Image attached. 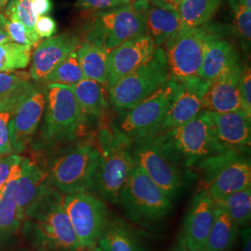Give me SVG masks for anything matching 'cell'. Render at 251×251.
<instances>
[{"label": "cell", "mask_w": 251, "mask_h": 251, "mask_svg": "<svg viewBox=\"0 0 251 251\" xmlns=\"http://www.w3.org/2000/svg\"><path fill=\"white\" fill-rule=\"evenodd\" d=\"M90 122L72 90L62 85H48L42 125L34 148L52 151L78 141L86 135Z\"/></svg>", "instance_id": "obj_3"}, {"label": "cell", "mask_w": 251, "mask_h": 251, "mask_svg": "<svg viewBox=\"0 0 251 251\" xmlns=\"http://www.w3.org/2000/svg\"><path fill=\"white\" fill-rule=\"evenodd\" d=\"M63 199V194L49 184L25 213V232L40 251H80Z\"/></svg>", "instance_id": "obj_2"}, {"label": "cell", "mask_w": 251, "mask_h": 251, "mask_svg": "<svg viewBox=\"0 0 251 251\" xmlns=\"http://www.w3.org/2000/svg\"><path fill=\"white\" fill-rule=\"evenodd\" d=\"M96 154L88 192L104 202L117 204L135 162L132 140L117 126H103L95 139Z\"/></svg>", "instance_id": "obj_1"}, {"label": "cell", "mask_w": 251, "mask_h": 251, "mask_svg": "<svg viewBox=\"0 0 251 251\" xmlns=\"http://www.w3.org/2000/svg\"><path fill=\"white\" fill-rule=\"evenodd\" d=\"M169 79L166 52L156 47L148 60L109 89L111 103L119 113L126 114Z\"/></svg>", "instance_id": "obj_8"}, {"label": "cell", "mask_w": 251, "mask_h": 251, "mask_svg": "<svg viewBox=\"0 0 251 251\" xmlns=\"http://www.w3.org/2000/svg\"><path fill=\"white\" fill-rule=\"evenodd\" d=\"M224 0H181L177 5L180 30L202 26L210 22Z\"/></svg>", "instance_id": "obj_28"}, {"label": "cell", "mask_w": 251, "mask_h": 251, "mask_svg": "<svg viewBox=\"0 0 251 251\" xmlns=\"http://www.w3.org/2000/svg\"><path fill=\"white\" fill-rule=\"evenodd\" d=\"M9 41H11V40H10L9 36H8V34L4 30L0 29V45L4 44L6 42H9Z\"/></svg>", "instance_id": "obj_45"}, {"label": "cell", "mask_w": 251, "mask_h": 251, "mask_svg": "<svg viewBox=\"0 0 251 251\" xmlns=\"http://www.w3.org/2000/svg\"><path fill=\"white\" fill-rule=\"evenodd\" d=\"M167 1H169V2L171 3L172 5H174V6H176V7H177V5L179 4V2H180L181 0H167Z\"/></svg>", "instance_id": "obj_47"}, {"label": "cell", "mask_w": 251, "mask_h": 251, "mask_svg": "<svg viewBox=\"0 0 251 251\" xmlns=\"http://www.w3.org/2000/svg\"><path fill=\"white\" fill-rule=\"evenodd\" d=\"M215 208L214 199L204 188L193 198L180 234L191 251H205L214 222Z\"/></svg>", "instance_id": "obj_18"}, {"label": "cell", "mask_w": 251, "mask_h": 251, "mask_svg": "<svg viewBox=\"0 0 251 251\" xmlns=\"http://www.w3.org/2000/svg\"><path fill=\"white\" fill-rule=\"evenodd\" d=\"M48 86L33 84L22 100L9 126V138L13 153L20 154L31 144L42 120L46 106Z\"/></svg>", "instance_id": "obj_14"}, {"label": "cell", "mask_w": 251, "mask_h": 251, "mask_svg": "<svg viewBox=\"0 0 251 251\" xmlns=\"http://www.w3.org/2000/svg\"><path fill=\"white\" fill-rule=\"evenodd\" d=\"M33 84L31 80L25 81L0 99V157L13 153L9 143V122Z\"/></svg>", "instance_id": "obj_27"}, {"label": "cell", "mask_w": 251, "mask_h": 251, "mask_svg": "<svg viewBox=\"0 0 251 251\" xmlns=\"http://www.w3.org/2000/svg\"><path fill=\"white\" fill-rule=\"evenodd\" d=\"M156 46L148 34L131 38L109 52L108 90L148 60Z\"/></svg>", "instance_id": "obj_17"}, {"label": "cell", "mask_w": 251, "mask_h": 251, "mask_svg": "<svg viewBox=\"0 0 251 251\" xmlns=\"http://www.w3.org/2000/svg\"><path fill=\"white\" fill-rule=\"evenodd\" d=\"M240 98L242 109L251 115V72L250 66L243 68L240 79Z\"/></svg>", "instance_id": "obj_40"}, {"label": "cell", "mask_w": 251, "mask_h": 251, "mask_svg": "<svg viewBox=\"0 0 251 251\" xmlns=\"http://www.w3.org/2000/svg\"><path fill=\"white\" fill-rule=\"evenodd\" d=\"M219 143L226 150H250L251 115L244 109L217 113L207 111Z\"/></svg>", "instance_id": "obj_21"}, {"label": "cell", "mask_w": 251, "mask_h": 251, "mask_svg": "<svg viewBox=\"0 0 251 251\" xmlns=\"http://www.w3.org/2000/svg\"><path fill=\"white\" fill-rule=\"evenodd\" d=\"M98 245L103 251H150L141 243L132 230L119 220L108 223Z\"/></svg>", "instance_id": "obj_26"}, {"label": "cell", "mask_w": 251, "mask_h": 251, "mask_svg": "<svg viewBox=\"0 0 251 251\" xmlns=\"http://www.w3.org/2000/svg\"><path fill=\"white\" fill-rule=\"evenodd\" d=\"M68 88L72 90L83 113L90 120L106 119L110 107L104 86L97 81L84 78Z\"/></svg>", "instance_id": "obj_24"}, {"label": "cell", "mask_w": 251, "mask_h": 251, "mask_svg": "<svg viewBox=\"0 0 251 251\" xmlns=\"http://www.w3.org/2000/svg\"><path fill=\"white\" fill-rule=\"evenodd\" d=\"M242 73L243 67L240 62H237L211 81L203 99V110L225 113L242 109L240 98Z\"/></svg>", "instance_id": "obj_20"}, {"label": "cell", "mask_w": 251, "mask_h": 251, "mask_svg": "<svg viewBox=\"0 0 251 251\" xmlns=\"http://www.w3.org/2000/svg\"><path fill=\"white\" fill-rule=\"evenodd\" d=\"M247 152L226 150L206 157L195 167L204 189L213 199L251 187V159Z\"/></svg>", "instance_id": "obj_9"}, {"label": "cell", "mask_w": 251, "mask_h": 251, "mask_svg": "<svg viewBox=\"0 0 251 251\" xmlns=\"http://www.w3.org/2000/svg\"><path fill=\"white\" fill-rule=\"evenodd\" d=\"M31 6L36 18L47 15L52 9V3L50 0H31Z\"/></svg>", "instance_id": "obj_42"}, {"label": "cell", "mask_w": 251, "mask_h": 251, "mask_svg": "<svg viewBox=\"0 0 251 251\" xmlns=\"http://www.w3.org/2000/svg\"><path fill=\"white\" fill-rule=\"evenodd\" d=\"M239 227L224 209L216 206L214 222L204 251H229L236 240Z\"/></svg>", "instance_id": "obj_29"}, {"label": "cell", "mask_w": 251, "mask_h": 251, "mask_svg": "<svg viewBox=\"0 0 251 251\" xmlns=\"http://www.w3.org/2000/svg\"><path fill=\"white\" fill-rule=\"evenodd\" d=\"M215 205L224 209L238 227L247 226L251 218V187L214 199Z\"/></svg>", "instance_id": "obj_31"}, {"label": "cell", "mask_w": 251, "mask_h": 251, "mask_svg": "<svg viewBox=\"0 0 251 251\" xmlns=\"http://www.w3.org/2000/svg\"><path fill=\"white\" fill-rule=\"evenodd\" d=\"M178 83V91L156 134L187 123L203 110V99L210 82L197 76Z\"/></svg>", "instance_id": "obj_15"}, {"label": "cell", "mask_w": 251, "mask_h": 251, "mask_svg": "<svg viewBox=\"0 0 251 251\" xmlns=\"http://www.w3.org/2000/svg\"><path fill=\"white\" fill-rule=\"evenodd\" d=\"M80 36L66 32L52 36L36 46L31 57L30 77L35 83L43 84L47 76L54 68L74 51H76L81 44Z\"/></svg>", "instance_id": "obj_16"}, {"label": "cell", "mask_w": 251, "mask_h": 251, "mask_svg": "<svg viewBox=\"0 0 251 251\" xmlns=\"http://www.w3.org/2000/svg\"><path fill=\"white\" fill-rule=\"evenodd\" d=\"M144 20L147 34L156 47L168 43L180 30L177 8L167 0H147Z\"/></svg>", "instance_id": "obj_22"}, {"label": "cell", "mask_w": 251, "mask_h": 251, "mask_svg": "<svg viewBox=\"0 0 251 251\" xmlns=\"http://www.w3.org/2000/svg\"><path fill=\"white\" fill-rule=\"evenodd\" d=\"M9 179L12 184L13 197L25 219L29 207L50 184L47 173L36 162L22 156L21 161L13 167Z\"/></svg>", "instance_id": "obj_19"}, {"label": "cell", "mask_w": 251, "mask_h": 251, "mask_svg": "<svg viewBox=\"0 0 251 251\" xmlns=\"http://www.w3.org/2000/svg\"><path fill=\"white\" fill-rule=\"evenodd\" d=\"M233 15L234 28L242 40L245 50L251 46V9L245 6L240 0H229Z\"/></svg>", "instance_id": "obj_36"}, {"label": "cell", "mask_w": 251, "mask_h": 251, "mask_svg": "<svg viewBox=\"0 0 251 251\" xmlns=\"http://www.w3.org/2000/svg\"><path fill=\"white\" fill-rule=\"evenodd\" d=\"M24 220L13 197L12 184L9 179L0 197V247L17 233Z\"/></svg>", "instance_id": "obj_30"}, {"label": "cell", "mask_w": 251, "mask_h": 251, "mask_svg": "<svg viewBox=\"0 0 251 251\" xmlns=\"http://www.w3.org/2000/svg\"><path fill=\"white\" fill-rule=\"evenodd\" d=\"M22 156L17 153H10L0 157V197L8 182L9 174L13 167L21 161Z\"/></svg>", "instance_id": "obj_39"}, {"label": "cell", "mask_w": 251, "mask_h": 251, "mask_svg": "<svg viewBox=\"0 0 251 251\" xmlns=\"http://www.w3.org/2000/svg\"><path fill=\"white\" fill-rule=\"evenodd\" d=\"M239 62V55L233 44L220 35L219 31L210 36L206 43L199 77L211 82L233 63Z\"/></svg>", "instance_id": "obj_23"}, {"label": "cell", "mask_w": 251, "mask_h": 251, "mask_svg": "<svg viewBox=\"0 0 251 251\" xmlns=\"http://www.w3.org/2000/svg\"><path fill=\"white\" fill-rule=\"evenodd\" d=\"M216 30L208 24L181 30L166 43L170 79L179 82L199 76L207 40Z\"/></svg>", "instance_id": "obj_10"}, {"label": "cell", "mask_w": 251, "mask_h": 251, "mask_svg": "<svg viewBox=\"0 0 251 251\" xmlns=\"http://www.w3.org/2000/svg\"><path fill=\"white\" fill-rule=\"evenodd\" d=\"M0 29L4 30L8 34L11 41L22 45L32 46L33 48H36L41 39L35 33L28 31L22 23L5 17L2 12H0Z\"/></svg>", "instance_id": "obj_35"}, {"label": "cell", "mask_w": 251, "mask_h": 251, "mask_svg": "<svg viewBox=\"0 0 251 251\" xmlns=\"http://www.w3.org/2000/svg\"><path fill=\"white\" fill-rule=\"evenodd\" d=\"M146 3L147 0H136L120 8L99 11L85 27L84 41L110 52L126 41L147 34Z\"/></svg>", "instance_id": "obj_6"}, {"label": "cell", "mask_w": 251, "mask_h": 251, "mask_svg": "<svg viewBox=\"0 0 251 251\" xmlns=\"http://www.w3.org/2000/svg\"><path fill=\"white\" fill-rule=\"evenodd\" d=\"M63 206L80 251L98 244L109 223L104 201L91 193L82 192L65 195Z\"/></svg>", "instance_id": "obj_12"}, {"label": "cell", "mask_w": 251, "mask_h": 251, "mask_svg": "<svg viewBox=\"0 0 251 251\" xmlns=\"http://www.w3.org/2000/svg\"><path fill=\"white\" fill-rule=\"evenodd\" d=\"M76 54L85 78L107 86L109 51L83 41L76 50Z\"/></svg>", "instance_id": "obj_25"}, {"label": "cell", "mask_w": 251, "mask_h": 251, "mask_svg": "<svg viewBox=\"0 0 251 251\" xmlns=\"http://www.w3.org/2000/svg\"><path fill=\"white\" fill-rule=\"evenodd\" d=\"M164 154L181 170L194 169L206 157L226 151L219 143L207 110L183 125L152 136Z\"/></svg>", "instance_id": "obj_4"}, {"label": "cell", "mask_w": 251, "mask_h": 251, "mask_svg": "<svg viewBox=\"0 0 251 251\" xmlns=\"http://www.w3.org/2000/svg\"><path fill=\"white\" fill-rule=\"evenodd\" d=\"M171 251H192L186 245L185 241L183 240V238L180 236L179 241L174 246V248Z\"/></svg>", "instance_id": "obj_44"}, {"label": "cell", "mask_w": 251, "mask_h": 251, "mask_svg": "<svg viewBox=\"0 0 251 251\" xmlns=\"http://www.w3.org/2000/svg\"><path fill=\"white\" fill-rule=\"evenodd\" d=\"M52 152L45 171L50 184L63 195L88 192L96 154L95 138L80 139Z\"/></svg>", "instance_id": "obj_5"}, {"label": "cell", "mask_w": 251, "mask_h": 251, "mask_svg": "<svg viewBox=\"0 0 251 251\" xmlns=\"http://www.w3.org/2000/svg\"><path fill=\"white\" fill-rule=\"evenodd\" d=\"M243 239L242 251H251V229L245 228L241 232Z\"/></svg>", "instance_id": "obj_43"}, {"label": "cell", "mask_w": 251, "mask_h": 251, "mask_svg": "<svg viewBox=\"0 0 251 251\" xmlns=\"http://www.w3.org/2000/svg\"><path fill=\"white\" fill-rule=\"evenodd\" d=\"M172 201L135 163L121 190L118 203L131 221L147 224L168 215L173 207Z\"/></svg>", "instance_id": "obj_7"}, {"label": "cell", "mask_w": 251, "mask_h": 251, "mask_svg": "<svg viewBox=\"0 0 251 251\" xmlns=\"http://www.w3.org/2000/svg\"><path fill=\"white\" fill-rule=\"evenodd\" d=\"M132 155L135 162L171 200L179 196L186 183L188 171L173 164L152 137L132 141Z\"/></svg>", "instance_id": "obj_13"}, {"label": "cell", "mask_w": 251, "mask_h": 251, "mask_svg": "<svg viewBox=\"0 0 251 251\" xmlns=\"http://www.w3.org/2000/svg\"><path fill=\"white\" fill-rule=\"evenodd\" d=\"M2 13L8 19L19 21L28 31L36 34V17L32 9L31 0H9Z\"/></svg>", "instance_id": "obj_34"}, {"label": "cell", "mask_w": 251, "mask_h": 251, "mask_svg": "<svg viewBox=\"0 0 251 251\" xmlns=\"http://www.w3.org/2000/svg\"><path fill=\"white\" fill-rule=\"evenodd\" d=\"M83 251H103L100 248L99 245L96 244V245H92L90 247H88L86 249H84Z\"/></svg>", "instance_id": "obj_46"}, {"label": "cell", "mask_w": 251, "mask_h": 251, "mask_svg": "<svg viewBox=\"0 0 251 251\" xmlns=\"http://www.w3.org/2000/svg\"><path fill=\"white\" fill-rule=\"evenodd\" d=\"M57 31V24L55 20L48 15L36 18L35 32L40 38H49L53 36Z\"/></svg>", "instance_id": "obj_41"}, {"label": "cell", "mask_w": 251, "mask_h": 251, "mask_svg": "<svg viewBox=\"0 0 251 251\" xmlns=\"http://www.w3.org/2000/svg\"><path fill=\"white\" fill-rule=\"evenodd\" d=\"M178 88L179 83L177 81L169 79L126 113L120 130L132 141L154 136L171 107Z\"/></svg>", "instance_id": "obj_11"}, {"label": "cell", "mask_w": 251, "mask_h": 251, "mask_svg": "<svg viewBox=\"0 0 251 251\" xmlns=\"http://www.w3.org/2000/svg\"><path fill=\"white\" fill-rule=\"evenodd\" d=\"M33 47L9 41L0 45V73L22 70L29 65Z\"/></svg>", "instance_id": "obj_32"}, {"label": "cell", "mask_w": 251, "mask_h": 251, "mask_svg": "<svg viewBox=\"0 0 251 251\" xmlns=\"http://www.w3.org/2000/svg\"><path fill=\"white\" fill-rule=\"evenodd\" d=\"M77 5L83 9L105 11L117 9L131 3V0H76Z\"/></svg>", "instance_id": "obj_38"}, {"label": "cell", "mask_w": 251, "mask_h": 251, "mask_svg": "<svg viewBox=\"0 0 251 251\" xmlns=\"http://www.w3.org/2000/svg\"><path fill=\"white\" fill-rule=\"evenodd\" d=\"M28 80H31L29 73H0V99L17 88L20 84Z\"/></svg>", "instance_id": "obj_37"}, {"label": "cell", "mask_w": 251, "mask_h": 251, "mask_svg": "<svg viewBox=\"0 0 251 251\" xmlns=\"http://www.w3.org/2000/svg\"><path fill=\"white\" fill-rule=\"evenodd\" d=\"M84 78L85 76L81 70L77 54L76 51H74L54 68L53 71L47 76L43 84L47 86L55 84L70 87Z\"/></svg>", "instance_id": "obj_33"}]
</instances>
